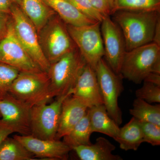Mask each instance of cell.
I'll list each match as a JSON object with an SVG mask.
<instances>
[{
	"label": "cell",
	"instance_id": "cell-1",
	"mask_svg": "<svg viewBox=\"0 0 160 160\" xmlns=\"http://www.w3.org/2000/svg\"><path fill=\"white\" fill-rule=\"evenodd\" d=\"M112 15L122 32L126 51L153 42L160 11L120 10Z\"/></svg>",
	"mask_w": 160,
	"mask_h": 160
},
{
	"label": "cell",
	"instance_id": "cell-2",
	"mask_svg": "<svg viewBox=\"0 0 160 160\" xmlns=\"http://www.w3.org/2000/svg\"><path fill=\"white\" fill-rule=\"evenodd\" d=\"M152 73L160 74V46L151 42L126 51L121 67V75L140 84Z\"/></svg>",
	"mask_w": 160,
	"mask_h": 160
},
{
	"label": "cell",
	"instance_id": "cell-3",
	"mask_svg": "<svg viewBox=\"0 0 160 160\" xmlns=\"http://www.w3.org/2000/svg\"><path fill=\"white\" fill-rule=\"evenodd\" d=\"M86 64L77 47L50 64L47 72L52 98L72 96L78 78Z\"/></svg>",
	"mask_w": 160,
	"mask_h": 160
},
{
	"label": "cell",
	"instance_id": "cell-4",
	"mask_svg": "<svg viewBox=\"0 0 160 160\" xmlns=\"http://www.w3.org/2000/svg\"><path fill=\"white\" fill-rule=\"evenodd\" d=\"M48 72L43 71L20 72L9 93L31 107L52 99Z\"/></svg>",
	"mask_w": 160,
	"mask_h": 160
},
{
	"label": "cell",
	"instance_id": "cell-5",
	"mask_svg": "<svg viewBox=\"0 0 160 160\" xmlns=\"http://www.w3.org/2000/svg\"><path fill=\"white\" fill-rule=\"evenodd\" d=\"M41 49L50 64L76 48L66 24L54 15L38 32Z\"/></svg>",
	"mask_w": 160,
	"mask_h": 160
},
{
	"label": "cell",
	"instance_id": "cell-6",
	"mask_svg": "<svg viewBox=\"0 0 160 160\" xmlns=\"http://www.w3.org/2000/svg\"><path fill=\"white\" fill-rule=\"evenodd\" d=\"M10 16L14 31L21 45L42 71L48 72L50 64L43 54L35 26L19 6L12 3Z\"/></svg>",
	"mask_w": 160,
	"mask_h": 160
},
{
	"label": "cell",
	"instance_id": "cell-7",
	"mask_svg": "<svg viewBox=\"0 0 160 160\" xmlns=\"http://www.w3.org/2000/svg\"><path fill=\"white\" fill-rule=\"evenodd\" d=\"M66 27L86 64L95 70L99 62L104 56L101 22L81 26L66 25Z\"/></svg>",
	"mask_w": 160,
	"mask_h": 160
},
{
	"label": "cell",
	"instance_id": "cell-8",
	"mask_svg": "<svg viewBox=\"0 0 160 160\" xmlns=\"http://www.w3.org/2000/svg\"><path fill=\"white\" fill-rule=\"evenodd\" d=\"M103 105L109 116L118 126L122 122V114L118 99L123 91L122 77L112 71L105 60H100L95 69Z\"/></svg>",
	"mask_w": 160,
	"mask_h": 160
},
{
	"label": "cell",
	"instance_id": "cell-9",
	"mask_svg": "<svg viewBox=\"0 0 160 160\" xmlns=\"http://www.w3.org/2000/svg\"><path fill=\"white\" fill-rule=\"evenodd\" d=\"M70 96L57 98L51 104L44 102L31 107V135L44 140H55L63 101Z\"/></svg>",
	"mask_w": 160,
	"mask_h": 160
},
{
	"label": "cell",
	"instance_id": "cell-10",
	"mask_svg": "<svg viewBox=\"0 0 160 160\" xmlns=\"http://www.w3.org/2000/svg\"><path fill=\"white\" fill-rule=\"evenodd\" d=\"M105 61L115 73L120 74L126 52L125 39L121 29L110 16L105 17L101 22Z\"/></svg>",
	"mask_w": 160,
	"mask_h": 160
},
{
	"label": "cell",
	"instance_id": "cell-11",
	"mask_svg": "<svg viewBox=\"0 0 160 160\" xmlns=\"http://www.w3.org/2000/svg\"><path fill=\"white\" fill-rule=\"evenodd\" d=\"M0 62L14 67L20 72L42 70L31 59L17 37L11 17L7 35L0 42Z\"/></svg>",
	"mask_w": 160,
	"mask_h": 160
},
{
	"label": "cell",
	"instance_id": "cell-12",
	"mask_svg": "<svg viewBox=\"0 0 160 160\" xmlns=\"http://www.w3.org/2000/svg\"><path fill=\"white\" fill-rule=\"evenodd\" d=\"M31 106L8 93L0 99L2 120L21 135H31Z\"/></svg>",
	"mask_w": 160,
	"mask_h": 160
},
{
	"label": "cell",
	"instance_id": "cell-13",
	"mask_svg": "<svg viewBox=\"0 0 160 160\" xmlns=\"http://www.w3.org/2000/svg\"><path fill=\"white\" fill-rule=\"evenodd\" d=\"M18 141L35 157L49 160H67L71 148L59 140H44L32 135H15Z\"/></svg>",
	"mask_w": 160,
	"mask_h": 160
},
{
	"label": "cell",
	"instance_id": "cell-14",
	"mask_svg": "<svg viewBox=\"0 0 160 160\" xmlns=\"http://www.w3.org/2000/svg\"><path fill=\"white\" fill-rule=\"evenodd\" d=\"M72 96L78 99L89 108L103 104L95 70L87 64L78 78Z\"/></svg>",
	"mask_w": 160,
	"mask_h": 160
},
{
	"label": "cell",
	"instance_id": "cell-15",
	"mask_svg": "<svg viewBox=\"0 0 160 160\" xmlns=\"http://www.w3.org/2000/svg\"><path fill=\"white\" fill-rule=\"evenodd\" d=\"M88 109L78 99L72 96L66 98L62 104L56 140L68 134L84 117Z\"/></svg>",
	"mask_w": 160,
	"mask_h": 160
},
{
	"label": "cell",
	"instance_id": "cell-16",
	"mask_svg": "<svg viewBox=\"0 0 160 160\" xmlns=\"http://www.w3.org/2000/svg\"><path fill=\"white\" fill-rule=\"evenodd\" d=\"M115 149V146L109 140L99 137L94 144L77 146L72 150L81 160H122L120 156L112 154Z\"/></svg>",
	"mask_w": 160,
	"mask_h": 160
},
{
	"label": "cell",
	"instance_id": "cell-17",
	"mask_svg": "<svg viewBox=\"0 0 160 160\" xmlns=\"http://www.w3.org/2000/svg\"><path fill=\"white\" fill-rule=\"evenodd\" d=\"M92 132H98L114 139L119 132L118 125L108 114L103 104L93 106L88 109Z\"/></svg>",
	"mask_w": 160,
	"mask_h": 160
},
{
	"label": "cell",
	"instance_id": "cell-18",
	"mask_svg": "<svg viewBox=\"0 0 160 160\" xmlns=\"http://www.w3.org/2000/svg\"><path fill=\"white\" fill-rule=\"evenodd\" d=\"M66 25L81 26L96 22L81 13L68 0H43Z\"/></svg>",
	"mask_w": 160,
	"mask_h": 160
},
{
	"label": "cell",
	"instance_id": "cell-19",
	"mask_svg": "<svg viewBox=\"0 0 160 160\" xmlns=\"http://www.w3.org/2000/svg\"><path fill=\"white\" fill-rule=\"evenodd\" d=\"M20 7L35 26L38 32L56 14L43 0H22Z\"/></svg>",
	"mask_w": 160,
	"mask_h": 160
},
{
	"label": "cell",
	"instance_id": "cell-20",
	"mask_svg": "<svg viewBox=\"0 0 160 160\" xmlns=\"http://www.w3.org/2000/svg\"><path fill=\"white\" fill-rule=\"evenodd\" d=\"M114 140L119 143L120 148L125 151H136L144 142L142 130L139 121L132 117L122 128Z\"/></svg>",
	"mask_w": 160,
	"mask_h": 160
},
{
	"label": "cell",
	"instance_id": "cell-21",
	"mask_svg": "<svg viewBox=\"0 0 160 160\" xmlns=\"http://www.w3.org/2000/svg\"><path fill=\"white\" fill-rule=\"evenodd\" d=\"M92 133L87 110L84 117L63 138V141L72 149L78 146L90 145L92 144L90 137Z\"/></svg>",
	"mask_w": 160,
	"mask_h": 160
},
{
	"label": "cell",
	"instance_id": "cell-22",
	"mask_svg": "<svg viewBox=\"0 0 160 160\" xmlns=\"http://www.w3.org/2000/svg\"><path fill=\"white\" fill-rule=\"evenodd\" d=\"M132 117L141 122H146L160 126V105H152L141 99L133 101L132 107L129 109Z\"/></svg>",
	"mask_w": 160,
	"mask_h": 160
},
{
	"label": "cell",
	"instance_id": "cell-23",
	"mask_svg": "<svg viewBox=\"0 0 160 160\" xmlns=\"http://www.w3.org/2000/svg\"><path fill=\"white\" fill-rule=\"evenodd\" d=\"M34 155L14 138H6L0 145V160H34Z\"/></svg>",
	"mask_w": 160,
	"mask_h": 160
},
{
	"label": "cell",
	"instance_id": "cell-24",
	"mask_svg": "<svg viewBox=\"0 0 160 160\" xmlns=\"http://www.w3.org/2000/svg\"><path fill=\"white\" fill-rule=\"evenodd\" d=\"M113 13L120 10L160 11V0H112Z\"/></svg>",
	"mask_w": 160,
	"mask_h": 160
},
{
	"label": "cell",
	"instance_id": "cell-25",
	"mask_svg": "<svg viewBox=\"0 0 160 160\" xmlns=\"http://www.w3.org/2000/svg\"><path fill=\"white\" fill-rule=\"evenodd\" d=\"M20 72L14 67L0 62V99L9 93L12 84Z\"/></svg>",
	"mask_w": 160,
	"mask_h": 160
},
{
	"label": "cell",
	"instance_id": "cell-26",
	"mask_svg": "<svg viewBox=\"0 0 160 160\" xmlns=\"http://www.w3.org/2000/svg\"><path fill=\"white\" fill-rule=\"evenodd\" d=\"M143 86L136 91L137 98L149 103L160 102V86L150 82L144 81Z\"/></svg>",
	"mask_w": 160,
	"mask_h": 160
},
{
	"label": "cell",
	"instance_id": "cell-27",
	"mask_svg": "<svg viewBox=\"0 0 160 160\" xmlns=\"http://www.w3.org/2000/svg\"><path fill=\"white\" fill-rule=\"evenodd\" d=\"M77 9L87 17L98 22H102L105 17L95 9L89 0H68Z\"/></svg>",
	"mask_w": 160,
	"mask_h": 160
},
{
	"label": "cell",
	"instance_id": "cell-28",
	"mask_svg": "<svg viewBox=\"0 0 160 160\" xmlns=\"http://www.w3.org/2000/svg\"><path fill=\"white\" fill-rule=\"evenodd\" d=\"M142 130L144 142L152 146L160 145V126L153 123L139 122Z\"/></svg>",
	"mask_w": 160,
	"mask_h": 160
},
{
	"label": "cell",
	"instance_id": "cell-29",
	"mask_svg": "<svg viewBox=\"0 0 160 160\" xmlns=\"http://www.w3.org/2000/svg\"><path fill=\"white\" fill-rule=\"evenodd\" d=\"M95 9L104 17L110 16L113 13L112 0H89Z\"/></svg>",
	"mask_w": 160,
	"mask_h": 160
},
{
	"label": "cell",
	"instance_id": "cell-30",
	"mask_svg": "<svg viewBox=\"0 0 160 160\" xmlns=\"http://www.w3.org/2000/svg\"><path fill=\"white\" fill-rule=\"evenodd\" d=\"M10 19V14L0 12V42L7 35Z\"/></svg>",
	"mask_w": 160,
	"mask_h": 160
},
{
	"label": "cell",
	"instance_id": "cell-31",
	"mask_svg": "<svg viewBox=\"0 0 160 160\" xmlns=\"http://www.w3.org/2000/svg\"><path fill=\"white\" fill-rule=\"evenodd\" d=\"M14 132L13 129L2 119H0V145L9 135Z\"/></svg>",
	"mask_w": 160,
	"mask_h": 160
},
{
	"label": "cell",
	"instance_id": "cell-32",
	"mask_svg": "<svg viewBox=\"0 0 160 160\" xmlns=\"http://www.w3.org/2000/svg\"><path fill=\"white\" fill-rule=\"evenodd\" d=\"M11 4L10 0H0V12L10 14Z\"/></svg>",
	"mask_w": 160,
	"mask_h": 160
},
{
	"label": "cell",
	"instance_id": "cell-33",
	"mask_svg": "<svg viewBox=\"0 0 160 160\" xmlns=\"http://www.w3.org/2000/svg\"><path fill=\"white\" fill-rule=\"evenodd\" d=\"M160 46V20L158 22L155 31L153 42Z\"/></svg>",
	"mask_w": 160,
	"mask_h": 160
},
{
	"label": "cell",
	"instance_id": "cell-34",
	"mask_svg": "<svg viewBox=\"0 0 160 160\" xmlns=\"http://www.w3.org/2000/svg\"><path fill=\"white\" fill-rule=\"evenodd\" d=\"M11 2L14 3V4H16L21 7V5H22V0H10Z\"/></svg>",
	"mask_w": 160,
	"mask_h": 160
},
{
	"label": "cell",
	"instance_id": "cell-35",
	"mask_svg": "<svg viewBox=\"0 0 160 160\" xmlns=\"http://www.w3.org/2000/svg\"><path fill=\"white\" fill-rule=\"evenodd\" d=\"M0 116H1V114H0Z\"/></svg>",
	"mask_w": 160,
	"mask_h": 160
}]
</instances>
